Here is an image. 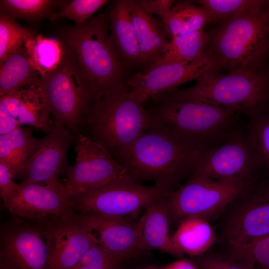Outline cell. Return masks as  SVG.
<instances>
[{"instance_id":"cell-30","label":"cell","mask_w":269,"mask_h":269,"mask_svg":"<svg viewBox=\"0 0 269 269\" xmlns=\"http://www.w3.org/2000/svg\"><path fill=\"white\" fill-rule=\"evenodd\" d=\"M65 1L55 0H0V13L29 22H38L48 17Z\"/></svg>"},{"instance_id":"cell-26","label":"cell","mask_w":269,"mask_h":269,"mask_svg":"<svg viewBox=\"0 0 269 269\" xmlns=\"http://www.w3.org/2000/svg\"><path fill=\"white\" fill-rule=\"evenodd\" d=\"M209 41V34L204 29L173 36L163 53L149 65L192 62L205 53Z\"/></svg>"},{"instance_id":"cell-37","label":"cell","mask_w":269,"mask_h":269,"mask_svg":"<svg viewBox=\"0 0 269 269\" xmlns=\"http://www.w3.org/2000/svg\"><path fill=\"white\" fill-rule=\"evenodd\" d=\"M11 171L4 163L0 162V193L3 203L13 197L17 192V184L13 181Z\"/></svg>"},{"instance_id":"cell-5","label":"cell","mask_w":269,"mask_h":269,"mask_svg":"<svg viewBox=\"0 0 269 269\" xmlns=\"http://www.w3.org/2000/svg\"><path fill=\"white\" fill-rule=\"evenodd\" d=\"M192 86L176 89L154 99L192 100L214 105L248 117L267 106L269 78L259 70L205 74Z\"/></svg>"},{"instance_id":"cell-1","label":"cell","mask_w":269,"mask_h":269,"mask_svg":"<svg viewBox=\"0 0 269 269\" xmlns=\"http://www.w3.org/2000/svg\"><path fill=\"white\" fill-rule=\"evenodd\" d=\"M200 153L167 131L150 126L115 156L136 181H153L168 193L188 179Z\"/></svg>"},{"instance_id":"cell-14","label":"cell","mask_w":269,"mask_h":269,"mask_svg":"<svg viewBox=\"0 0 269 269\" xmlns=\"http://www.w3.org/2000/svg\"><path fill=\"white\" fill-rule=\"evenodd\" d=\"M53 217L42 229L50 269H72L89 249L98 244L97 240L80 222L78 215Z\"/></svg>"},{"instance_id":"cell-25","label":"cell","mask_w":269,"mask_h":269,"mask_svg":"<svg viewBox=\"0 0 269 269\" xmlns=\"http://www.w3.org/2000/svg\"><path fill=\"white\" fill-rule=\"evenodd\" d=\"M0 66V96L14 93L26 86H36L41 78L24 46L10 54Z\"/></svg>"},{"instance_id":"cell-22","label":"cell","mask_w":269,"mask_h":269,"mask_svg":"<svg viewBox=\"0 0 269 269\" xmlns=\"http://www.w3.org/2000/svg\"><path fill=\"white\" fill-rule=\"evenodd\" d=\"M108 16L110 38L121 60L139 63V50L131 18L129 0L116 1Z\"/></svg>"},{"instance_id":"cell-35","label":"cell","mask_w":269,"mask_h":269,"mask_svg":"<svg viewBox=\"0 0 269 269\" xmlns=\"http://www.w3.org/2000/svg\"><path fill=\"white\" fill-rule=\"evenodd\" d=\"M124 265L97 244L88 250L72 269H123Z\"/></svg>"},{"instance_id":"cell-40","label":"cell","mask_w":269,"mask_h":269,"mask_svg":"<svg viewBox=\"0 0 269 269\" xmlns=\"http://www.w3.org/2000/svg\"><path fill=\"white\" fill-rule=\"evenodd\" d=\"M136 269H160V267H157L151 265H146L138 267Z\"/></svg>"},{"instance_id":"cell-2","label":"cell","mask_w":269,"mask_h":269,"mask_svg":"<svg viewBox=\"0 0 269 269\" xmlns=\"http://www.w3.org/2000/svg\"><path fill=\"white\" fill-rule=\"evenodd\" d=\"M147 109L150 125L164 129L202 152L225 141L244 128L231 111L192 100L153 99Z\"/></svg>"},{"instance_id":"cell-12","label":"cell","mask_w":269,"mask_h":269,"mask_svg":"<svg viewBox=\"0 0 269 269\" xmlns=\"http://www.w3.org/2000/svg\"><path fill=\"white\" fill-rule=\"evenodd\" d=\"M235 201L224 234L230 249L269 235V178L257 179Z\"/></svg>"},{"instance_id":"cell-34","label":"cell","mask_w":269,"mask_h":269,"mask_svg":"<svg viewBox=\"0 0 269 269\" xmlns=\"http://www.w3.org/2000/svg\"><path fill=\"white\" fill-rule=\"evenodd\" d=\"M199 269H257L251 261L231 254H204L193 262Z\"/></svg>"},{"instance_id":"cell-28","label":"cell","mask_w":269,"mask_h":269,"mask_svg":"<svg viewBox=\"0 0 269 269\" xmlns=\"http://www.w3.org/2000/svg\"><path fill=\"white\" fill-rule=\"evenodd\" d=\"M31 62L42 78L53 71L61 62L65 46L58 39L36 36L24 43Z\"/></svg>"},{"instance_id":"cell-11","label":"cell","mask_w":269,"mask_h":269,"mask_svg":"<svg viewBox=\"0 0 269 269\" xmlns=\"http://www.w3.org/2000/svg\"><path fill=\"white\" fill-rule=\"evenodd\" d=\"M75 151V163L68 168L63 184L68 199L115 180L134 179L106 148L91 137L78 134Z\"/></svg>"},{"instance_id":"cell-32","label":"cell","mask_w":269,"mask_h":269,"mask_svg":"<svg viewBox=\"0 0 269 269\" xmlns=\"http://www.w3.org/2000/svg\"><path fill=\"white\" fill-rule=\"evenodd\" d=\"M36 36L35 31L20 25L8 15L0 13V64L22 43Z\"/></svg>"},{"instance_id":"cell-19","label":"cell","mask_w":269,"mask_h":269,"mask_svg":"<svg viewBox=\"0 0 269 269\" xmlns=\"http://www.w3.org/2000/svg\"><path fill=\"white\" fill-rule=\"evenodd\" d=\"M78 217L95 236L98 244L123 263L134 259L142 252L138 221L87 213H81Z\"/></svg>"},{"instance_id":"cell-33","label":"cell","mask_w":269,"mask_h":269,"mask_svg":"<svg viewBox=\"0 0 269 269\" xmlns=\"http://www.w3.org/2000/svg\"><path fill=\"white\" fill-rule=\"evenodd\" d=\"M108 2L107 0H73L66 1L61 9L50 16L52 20L65 18L82 25L88 21L99 8Z\"/></svg>"},{"instance_id":"cell-24","label":"cell","mask_w":269,"mask_h":269,"mask_svg":"<svg viewBox=\"0 0 269 269\" xmlns=\"http://www.w3.org/2000/svg\"><path fill=\"white\" fill-rule=\"evenodd\" d=\"M178 251L196 257L205 254L215 243V232L207 220L199 218L185 219L171 236Z\"/></svg>"},{"instance_id":"cell-21","label":"cell","mask_w":269,"mask_h":269,"mask_svg":"<svg viewBox=\"0 0 269 269\" xmlns=\"http://www.w3.org/2000/svg\"><path fill=\"white\" fill-rule=\"evenodd\" d=\"M129 8L139 50V63L150 65L165 51L169 41L164 29L137 1L129 0Z\"/></svg>"},{"instance_id":"cell-7","label":"cell","mask_w":269,"mask_h":269,"mask_svg":"<svg viewBox=\"0 0 269 269\" xmlns=\"http://www.w3.org/2000/svg\"><path fill=\"white\" fill-rule=\"evenodd\" d=\"M36 86L53 121L61 123L70 132H78L87 121L95 98L73 55L65 46L58 66L41 77Z\"/></svg>"},{"instance_id":"cell-13","label":"cell","mask_w":269,"mask_h":269,"mask_svg":"<svg viewBox=\"0 0 269 269\" xmlns=\"http://www.w3.org/2000/svg\"><path fill=\"white\" fill-rule=\"evenodd\" d=\"M216 72L211 56L206 52L189 63H165L149 65L142 73L133 75L126 82L129 96L143 104L152 98L177 89L181 84Z\"/></svg>"},{"instance_id":"cell-27","label":"cell","mask_w":269,"mask_h":269,"mask_svg":"<svg viewBox=\"0 0 269 269\" xmlns=\"http://www.w3.org/2000/svg\"><path fill=\"white\" fill-rule=\"evenodd\" d=\"M162 21L166 33L171 37L203 29L206 24L214 20L202 6L181 1L175 2L168 15Z\"/></svg>"},{"instance_id":"cell-20","label":"cell","mask_w":269,"mask_h":269,"mask_svg":"<svg viewBox=\"0 0 269 269\" xmlns=\"http://www.w3.org/2000/svg\"><path fill=\"white\" fill-rule=\"evenodd\" d=\"M166 195L149 204L138 220L140 248L142 252L156 249L181 258L169 235L170 219Z\"/></svg>"},{"instance_id":"cell-3","label":"cell","mask_w":269,"mask_h":269,"mask_svg":"<svg viewBox=\"0 0 269 269\" xmlns=\"http://www.w3.org/2000/svg\"><path fill=\"white\" fill-rule=\"evenodd\" d=\"M108 14L101 13L84 24L58 30L59 39L71 51L95 102L126 83L123 68L109 33Z\"/></svg>"},{"instance_id":"cell-17","label":"cell","mask_w":269,"mask_h":269,"mask_svg":"<svg viewBox=\"0 0 269 269\" xmlns=\"http://www.w3.org/2000/svg\"><path fill=\"white\" fill-rule=\"evenodd\" d=\"M3 205L12 214L21 218L76 215L65 194L63 184L43 185L21 182L17 184L16 194Z\"/></svg>"},{"instance_id":"cell-38","label":"cell","mask_w":269,"mask_h":269,"mask_svg":"<svg viewBox=\"0 0 269 269\" xmlns=\"http://www.w3.org/2000/svg\"><path fill=\"white\" fill-rule=\"evenodd\" d=\"M141 8L147 14H156L164 20L173 7L175 1L172 0H142L137 1Z\"/></svg>"},{"instance_id":"cell-6","label":"cell","mask_w":269,"mask_h":269,"mask_svg":"<svg viewBox=\"0 0 269 269\" xmlns=\"http://www.w3.org/2000/svg\"><path fill=\"white\" fill-rule=\"evenodd\" d=\"M86 122L91 138L115 155L150 125L147 110L129 96L126 85L96 100Z\"/></svg>"},{"instance_id":"cell-15","label":"cell","mask_w":269,"mask_h":269,"mask_svg":"<svg viewBox=\"0 0 269 269\" xmlns=\"http://www.w3.org/2000/svg\"><path fill=\"white\" fill-rule=\"evenodd\" d=\"M0 269H50L42 230L16 223L1 233Z\"/></svg>"},{"instance_id":"cell-23","label":"cell","mask_w":269,"mask_h":269,"mask_svg":"<svg viewBox=\"0 0 269 269\" xmlns=\"http://www.w3.org/2000/svg\"><path fill=\"white\" fill-rule=\"evenodd\" d=\"M40 140L33 136L29 129L21 127L0 135V162L9 167L14 178L23 179Z\"/></svg>"},{"instance_id":"cell-36","label":"cell","mask_w":269,"mask_h":269,"mask_svg":"<svg viewBox=\"0 0 269 269\" xmlns=\"http://www.w3.org/2000/svg\"><path fill=\"white\" fill-rule=\"evenodd\" d=\"M230 254L252 262L257 269H269V235L246 246L231 249Z\"/></svg>"},{"instance_id":"cell-8","label":"cell","mask_w":269,"mask_h":269,"mask_svg":"<svg viewBox=\"0 0 269 269\" xmlns=\"http://www.w3.org/2000/svg\"><path fill=\"white\" fill-rule=\"evenodd\" d=\"M166 193L134 179L117 180L69 199L74 211L107 217L134 219Z\"/></svg>"},{"instance_id":"cell-29","label":"cell","mask_w":269,"mask_h":269,"mask_svg":"<svg viewBox=\"0 0 269 269\" xmlns=\"http://www.w3.org/2000/svg\"><path fill=\"white\" fill-rule=\"evenodd\" d=\"M248 118L246 128L259 171L269 178V110L266 107Z\"/></svg>"},{"instance_id":"cell-10","label":"cell","mask_w":269,"mask_h":269,"mask_svg":"<svg viewBox=\"0 0 269 269\" xmlns=\"http://www.w3.org/2000/svg\"><path fill=\"white\" fill-rule=\"evenodd\" d=\"M259 172L246 127L201 152L191 175L223 182L250 183L258 179Z\"/></svg>"},{"instance_id":"cell-31","label":"cell","mask_w":269,"mask_h":269,"mask_svg":"<svg viewBox=\"0 0 269 269\" xmlns=\"http://www.w3.org/2000/svg\"><path fill=\"white\" fill-rule=\"evenodd\" d=\"M195 1L211 14L214 21L260 11L269 6V1L262 0H199Z\"/></svg>"},{"instance_id":"cell-39","label":"cell","mask_w":269,"mask_h":269,"mask_svg":"<svg viewBox=\"0 0 269 269\" xmlns=\"http://www.w3.org/2000/svg\"><path fill=\"white\" fill-rule=\"evenodd\" d=\"M160 269H199L193 262L186 259H180L164 266Z\"/></svg>"},{"instance_id":"cell-4","label":"cell","mask_w":269,"mask_h":269,"mask_svg":"<svg viewBox=\"0 0 269 269\" xmlns=\"http://www.w3.org/2000/svg\"><path fill=\"white\" fill-rule=\"evenodd\" d=\"M209 34L217 72L259 70L269 50V6L220 20Z\"/></svg>"},{"instance_id":"cell-18","label":"cell","mask_w":269,"mask_h":269,"mask_svg":"<svg viewBox=\"0 0 269 269\" xmlns=\"http://www.w3.org/2000/svg\"><path fill=\"white\" fill-rule=\"evenodd\" d=\"M52 131L40 142L30 158L22 182L62 184L58 176L63 170L72 140L71 132L61 123L54 121Z\"/></svg>"},{"instance_id":"cell-9","label":"cell","mask_w":269,"mask_h":269,"mask_svg":"<svg viewBox=\"0 0 269 269\" xmlns=\"http://www.w3.org/2000/svg\"><path fill=\"white\" fill-rule=\"evenodd\" d=\"M252 183L223 182L191 175L166 195L170 220L178 224L189 218L208 221L224 211Z\"/></svg>"},{"instance_id":"cell-16","label":"cell","mask_w":269,"mask_h":269,"mask_svg":"<svg viewBox=\"0 0 269 269\" xmlns=\"http://www.w3.org/2000/svg\"><path fill=\"white\" fill-rule=\"evenodd\" d=\"M39 88L24 87L9 95L0 96V135L23 125L49 133L54 122Z\"/></svg>"}]
</instances>
